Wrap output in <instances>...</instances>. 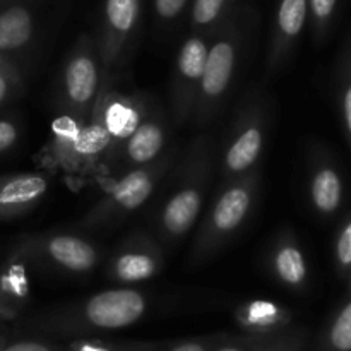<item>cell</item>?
<instances>
[{
  "label": "cell",
  "mask_w": 351,
  "mask_h": 351,
  "mask_svg": "<svg viewBox=\"0 0 351 351\" xmlns=\"http://www.w3.org/2000/svg\"><path fill=\"white\" fill-rule=\"evenodd\" d=\"M219 149L211 134H197L171 168L170 187L151 216L149 232L165 247L187 237L202 215Z\"/></svg>",
  "instance_id": "6da1fadb"
},
{
  "label": "cell",
  "mask_w": 351,
  "mask_h": 351,
  "mask_svg": "<svg viewBox=\"0 0 351 351\" xmlns=\"http://www.w3.org/2000/svg\"><path fill=\"white\" fill-rule=\"evenodd\" d=\"M149 297L130 287L103 290L81 300L53 305L23 322L27 331L55 338H91L136 326L149 312Z\"/></svg>",
  "instance_id": "7a4b0ae2"
},
{
  "label": "cell",
  "mask_w": 351,
  "mask_h": 351,
  "mask_svg": "<svg viewBox=\"0 0 351 351\" xmlns=\"http://www.w3.org/2000/svg\"><path fill=\"white\" fill-rule=\"evenodd\" d=\"M261 185H263L261 167L239 180L219 185L218 194L208 213L202 216L192 240L191 252H189L191 264L202 266L215 259L245 228L257 208Z\"/></svg>",
  "instance_id": "3957f363"
},
{
  "label": "cell",
  "mask_w": 351,
  "mask_h": 351,
  "mask_svg": "<svg viewBox=\"0 0 351 351\" xmlns=\"http://www.w3.org/2000/svg\"><path fill=\"white\" fill-rule=\"evenodd\" d=\"M177 160V144H170L153 163L129 171L106 185L105 194L81 218L79 230L86 233H110L119 228L153 197L161 182L170 175Z\"/></svg>",
  "instance_id": "277c9868"
},
{
  "label": "cell",
  "mask_w": 351,
  "mask_h": 351,
  "mask_svg": "<svg viewBox=\"0 0 351 351\" xmlns=\"http://www.w3.org/2000/svg\"><path fill=\"white\" fill-rule=\"evenodd\" d=\"M267 130L269 101L261 89L254 88L240 101L223 146L219 156V185L239 180L261 167Z\"/></svg>",
  "instance_id": "5b68a950"
},
{
  "label": "cell",
  "mask_w": 351,
  "mask_h": 351,
  "mask_svg": "<svg viewBox=\"0 0 351 351\" xmlns=\"http://www.w3.org/2000/svg\"><path fill=\"white\" fill-rule=\"evenodd\" d=\"M12 250L26 261L27 266L69 276L91 274L101 261L98 245L81 233H31L21 237Z\"/></svg>",
  "instance_id": "8992f818"
},
{
  "label": "cell",
  "mask_w": 351,
  "mask_h": 351,
  "mask_svg": "<svg viewBox=\"0 0 351 351\" xmlns=\"http://www.w3.org/2000/svg\"><path fill=\"white\" fill-rule=\"evenodd\" d=\"M170 127L171 122L163 106L158 105L156 99L146 95L143 115H141L136 129L113 153L98 180L103 185H110L122 175L158 160L170 146L168 144Z\"/></svg>",
  "instance_id": "52a82bcc"
},
{
  "label": "cell",
  "mask_w": 351,
  "mask_h": 351,
  "mask_svg": "<svg viewBox=\"0 0 351 351\" xmlns=\"http://www.w3.org/2000/svg\"><path fill=\"white\" fill-rule=\"evenodd\" d=\"M103 72L95 43L81 40L67 55L57 81L58 113L72 117L84 125L101 89Z\"/></svg>",
  "instance_id": "ba28073f"
},
{
  "label": "cell",
  "mask_w": 351,
  "mask_h": 351,
  "mask_svg": "<svg viewBox=\"0 0 351 351\" xmlns=\"http://www.w3.org/2000/svg\"><path fill=\"white\" fill-rule=\"evenodd\" d=\"M240 62V45L232 34L216 38L208 48L201 89L191 122L208 127L221 113L235 82Z\"/></svg>",
  "instance_id": "9c48e42d"
},
{
  "label": "cell",
  "mask_w": 351,
  "mask_h": 351,
  "mask_svg": "<svg viewBox=\"0 0 351 351\" xmlns=\"http://www.w3.org/2000/svg\"><path fill=\"white\" fill-rule=\"evenodd\" d=\"M112 101L113 82L103 81L98 98L79 134L74 170L71 173L72 178H77L79 185L84 178L96 180L101 168L105 167L113 141Z\"/></svg>",
  "instance_id": "30bf717a"
},
{
  "label": "cell",
  "mask_w": 351,
  "mask_h": 351,
  "mask_svg": "<svg viewBox=\"0 0 351 351\" xmlns=\"http://www.w3.org/2000/svg\"><path fill=\"white\" fill-rule=\"evenodd\" d=\"M165 267V249L151 232L129 233L106 263V278L120 287H136L153 280Z\"/></svg>",
  "instance_id": "8fae6325"
},
{
  "label": "cell",
  "mask_w": 351,
  "mask_h": 351,
  "mask_svg": "<svg viewBox=\"0 0 351 351\" xmlns=\"http://www.w3.org/2000/svg\"><path fill=\"white\" fill-rule=\"evenodd\" d=\"M208 48L209 43L204 36H191L177 55L170 79V110L177 125H185L194 115Z\"/></svg>",
  "instance_id": "7c38bea8"
},
{
  "label": "cell",
  "mask_w": 351,
  "mask_h": 351,
  "mask_svg": "<svg viewBox=\"0 0 351 351\" xmlns=\"http://www.w3.org/2000/svg\"><path fill=\"white\" fill-rule=\"evenodd\" d=\"M267 273L287 290L293 293H304L308 288L311 271L307 257L300 242L290 230H281L266 250L264 257Z\"/></svg>",
  "instance_id": "4fadbf2b"
},
{
  "label": "cell",
  "mask_w": 351,
  "mask_h": 351,
  "mask_svg": "<svg viewBox=\"0 0 351 351\" xmlns=\"http://www.w3.org/2000/svg\"><path fill=\"white\" fill-rule=\"evenodd\" d=\"M345 187L335 161L324 151H314L308 161V201L317 215L329 218L343 206Z\"/></svg>",
  "instance_id": "5bb4252c"
},
{
  "label": "cell",
  "mask_w": 351,
  "mask_h": 351,
  "mask_svg": "<svg viewBox=\"0 0 351 351\" xmlns=\"http://www.w3.org/2000/svg\"><path fill=\"white\" fill-rule=\"evenodd\" d=\"M47 192L48 178L40 171L0 177V221L21 218L33 211Z\"/></svg>",
  "instance_id": "9a60e30c"
},
{
  "label": "cell",
  "mask_w": 351,
  "mask_h": 351,
  "mask_svg": "<svg viewBox=\"0 0 351 351\" xmlns=\"http://www.w3.org/2000/svg\"><path fill=\"white\" fill-rule=\"evenodd\" d=\"M31 281L26 261L10 250L0 267V322H12L29 304Z\"/></svg>",
  "instance_id": "2e32d148"
},
{
  "label": "cell",
  "mask_w": 351,
  "mask_h": 351,
  "mask_svg": "<svg viewBox=\"0 0 351 351\" xmlns=\"http://www.w3.org/2000/svg\"><path fill=\"white\" fill-rule=\"evenodd\" d=\"M237 326L243 335L271 336L291 329L293 314L290 308L267 298H252L235 308Z\"/></svg>",
  "instance_id": "e0dca14e"
},
{
  "label": "cell",
  "mask_w": 351,
  "mask_h": 351,
  "mask_svg": "<svg viewBox=\"0 0 351 351\" xmlns=\"http://www.w3.org/2000/svg\"><path fill=\"white\" fill-rule=\"evenodd\" d=\"M307 0H281L278 9V33L266 62V79L274 77L285 65L288 51L298 40L307 23Z\"/></svg>",
  "instance_id": "ac0fdd59"
},
{
  "label": "cell",
  "mask_w": 351,
  "mask_h": 351,
  "mask_svg": "<svg viewBox=\"0 0 351 351\" xmlns=\"http://www.w3.org/2000/svg\"><path fill=\"white\" fill-rule=\"evenodd\" d=\"M82 123L65 113H58L50 127V136L40 154L43 167L50 170H60L71 177L74 170L75 149H77L79 134Z\"/></svg>",
  "instance_id": "d6986e66"
},
{
  "label": "cell",
  "mask_w": 351,
  "mask_h": 351,
  "mask_svg": "<svg viewBox=\"0 0 351 351\" xmlns=\"http://www.w3.org/2000/svg\"><path fill=\"white\" fill-rule=\"evenodd\" d=\"M33 36L34 21L29 9L14 3L0 10V53L10 57L12 53L24 50Z\"/></svg>",
  "instance_id": "ffe728a7"
},
{
  "label": "cell",
  "mask_w": 351,
  "mask_h": 351,
  "mask_svg": "<svg viewBox=\"0 0 351 351\" xmlns=\"http://www.w3.org/2000/svg\"><path fill=\"white\" fill-rule=\"evenodd\" d=\"M322 351H351V300L341 305L322 338Z\"/></svg>",
  "instance_id": "44dd1931"
},
{
  "label": "cell",
  "mask_w": 351,
  "mask_h": 351,
  "mask_svg": "<svg viewBox=\"0 0 351 351\" xmlns=\"http://www.w3.org/2000/svg\"><path fill=\"white\" fill-rule=\"evenodd\" d=\"M297 329H288L280 335L271 336H252L243 335L240 338H230L215 351H276L283 348L291 338H293Z\"/></svg>",
  "instance_id": "7402d4cb"
},
{
  "label": "cell",
  "mask_w": 351,
  "mask_h": 351,
  "mask_svg": "<svg viewBox=\"0 0 351 351\" xmlns=\"http://www.w3.org/2000/svg\"><path fill=\"white\" fill-rule=\"evenodd\" d=\"M154 343L146 341H112L101 338L72 339L64 351H151Z\"/></svg>",
  "instance_id": "603a6c76"
},
{
  "label": "cell",
  "mask_w": 351,
  "mask_h": 351,
  "mask_svg": "<svg viewBox=\"0 0 351 351\" xmlns=\"http://www.w3.org/2000/svg\"><path fill=\"white\" fill-rule=\"evenodd\" d=\"M338 99L341 110L343 127L351 147V51L345 55L338 74Z\"/></svg>",
  "instance_id": "cb8c5ba5"
},
{
  "label": "cell",
  "mask_w": 351,
  "mask_h": 351,
  "mask_svg": "<svg viewBox=\"0 0 351 351\" xmlns=\"http://www.w3.org/2000/svg\"><path fill=\"white\" fill-rule=\"evenodd\" d=\"M228 339L226 335H209L177 343H154L151 351H215Z\"/></svg>",
  "instance_id": "d4e9b609"
},
{
  "label": "cell",
  "mask_w": 351,
  "mask_h": 351,
  "mask_svg": "<svg viewBox=\"0 0 351 351\" xmlns=\"http://www.w3.org/2000/svg\"><path fill=\"white\" fill-rule=\"evenodd\" d=\"M335 264L341 276L351 273V213L339 226L335 240Z\"/></svg>",
  "instance_id": "484cf974"
},
{
  "label": "cell",
  "mask_w": 351,
  "mask_h": 351,
  "mask_svg": "<svg viewBox=\"0 0 351 351\" xmlns=\"http://www.w3.org/2000/svg\"><path fill=\"white\" fill-rule=\"evenodd\" d=\"M24 88V75L17 64L0 71V106L16 98Z\"/></svg>",
  "instance_id": "4316f807"
},
{
  "label": "cell",
  "mask_w": 351,
  "mask_h": 351,
  "mask_svg": "<svg viewBox=\"0 0 351 351\" xmlns=\"http://www.w3.org/2000/svg\"><path fill=\"white\" fill-rule=\"evenodd\" d=\"M225 7V0H195L192 19L199 27H208L219 19Z\"/></svg>",
  "instance_id": "83f0119b"
},
{
  "label": "cell",
  "mask_w": 351,
  "mask_h": 351,
  "mask_svg": "<svg viewBox=\"0 0 351 351\" xmlns=\"http://www.w3.org/2000/svg\"><path fill=\"white\" fill-rule=\"evenodd\" d=\"M0 351H64V346L41 338H0Z\"/></svg>",
  "instance_id": "f1b7e54d"
},
{
  "label": "cell",
  "mask_w": 351,
  "mask_h": 351,
  "mask_svg": "<svg viewBox=\"0 0 351 351\" xmlns=\"http://www.w3.org/2000/svg\"><path fill=\"white\" fill-rule=\"evenodd\" d=\"M21 132V123L16 119H0V154L9 153L16 147Z\"/></svg>",
  "instance_id": "f546056e"
},
{
  "label": "cell",
  "mask_w": 351,
  "mask_h": 351,
  "mask_svg": "<svg viewBox=\"0 0 351 351\" xmlns=\"http://www.w3.org/2000/svg\"><path fill=\"white\" fill-rule=\"evenodd\" d=\"M307 2L308 9H311L312 12V17H314L315 26H317L319 31H324L326 26L329 24V21L335 16L338 0H307Z\"/></svg>",
  "instance_id": "4dcf8cb0"
},
{
  "label": "cell",
  "mask_w": 351,
  "mask_h": 351,
  "mask_svg": "<svg viewBox=\"0 0 351 351\" xmlns=\"http://www.w3.org/2000/svg\"><path fill=\"white\" fill-rule=\"evenodd\" d=\"M187 0H154V7L161 19H175L184 10Z\"/></svg>",
  "instance_id": "1f68e13d"
},
{
  "label": "cell",
  "mask_w": 351,
  "mask_h": 351,
  "mask_svg": "<svg viewBox=\"0 0 351 351\" xmlns=\"http://www.w3.org/2000/svg\"><path fill=\"white\" fill-rule=\"evenodd\" d=\"M305 338H307V335H305L304 329H297L293 335V338H291L290 341L283 346V348H280L276 351H302L305 345Z\"/></svg>",
  "instance_id": "d6a6232c"
},
{
  "label": "cell",
  "mask_w": 351,
  "mask_h": 351,
  "mask_svg": "<svg viewBox=\"0 0 351 351\" xmlns=\"http://www.w3.org/2000/svg\"><path fill=\"white\" fill-rule=\"evenodd\" d=\"M14 64H16V62H14L12 58L7 57V55L0 53V71H3V69L10 67V65H14Z\"/></svg>",
  "instance_id": "836d02e7"
},
{
  "label": "cell",
  "mask_w": 351,
  "mask_h": 351,
  "mask_svg": "<svg viewBox=\"0 0 351 351\" xmlns=\"http://www.w3.org/2000/svg\"><path fill=\"white\" fill-rule=\"evenodd\" d=\"M348 278H350V290H351V273H350V276H348Z\"/></svg>",
  "instance_id": "e575fe53"
}]
</instances>
